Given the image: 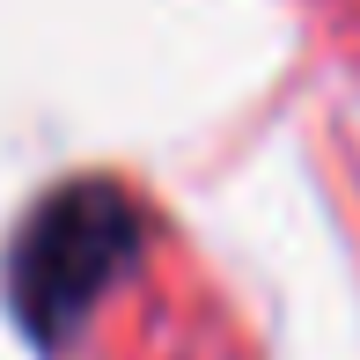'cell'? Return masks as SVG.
I'll return each mask as SVG.
<instances>
[{
	"instance_id": "6da1fadb",
	"label": "cell",
	"mask_w": 360,
	"mask_h": 360,
	"mask_svg": "<svg viewBox=\"0 0 360 360\" xmlns=\"http://www.w3.org/2000/svg\"><path fill=\"white\" fill-rule=\"evenodd\" d=\"M147 214L118 176H67L22 214L8 243V309L30 346H67L110 287L140 265Z\"/></svg>"
}]
</instances>
